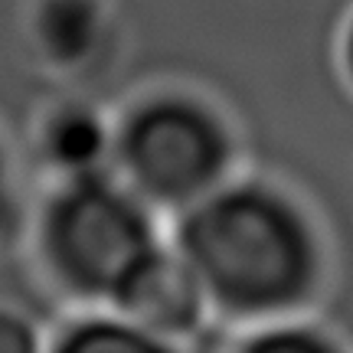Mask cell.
<instances>
[{
    "instance_id": "5",
    "label": "cell",
    "mask_w": 353,
    "mask_h": 353,
    "mask_svg": "<svg viewBox=\"0 0 353 353\" xmlns=\"http://www.w3.org/2000/svg\"><path fill=\"white\" fill-rule=\"evenodd\" d=\"M46 350L52 353H170L161 341L118 307H76L59 327L46 334Z\"/></svg>"
},
{
    "instance_id": "2",
    "label": "cell",
    "mask_w": 353,
    "mask_h": 353,
    "mask_svg": "<svg viewBox=\"0 0 353 353\" xmlns=\"http://www.w3.org/2000/svg\"><path fill=\"white\" fill-rule=\"evenodd\" d=\"M164 216L114 170L56 180L33 226L39 265L76 307H125L170 249Z\"/></svg>"
},
{
    "instance_id": "8",
    "label": "cell",
    "mask_w": 353,
    "mask_h": 353,
    "mask_svg": "<svg viewBox=\"0 0 353 353\" xmlns=\"http://www.w3.org/2000/svg\"><path fill=\"white\" fill-rule=\"evenodd\" d=\"M330 65H334V76L341 82L343 95L353 101V0L343 7L341 20L334 26V37H330Z\"/></svg>"
},
{
    "instance_id": "4",
    "label": "cell",
    "mask_w": 353,
    "mask_h": 353,
    "mask_svg": "<svg viewBox=\"0 0 353 353\" xmlns=\"http://www.w3.org/2000/svg\"><path fill=\"white\" fill-rule=\"evenodd\" d=\"M33 151L43 174H50V183L112 170L114 118H105L101 112L79 101L56 105L39 118Z\"/></svg>"
},
{
    "instance_id": "6",
    "label": "cell",
    "mask_w": 353,
    "mask_h": 353,
    "mask_svg": "<svg viewBox=\"0 0 353 353\" xmlns=\"http://www.w3.org/2000/svg\"><path fill=\"white\" fill-rule=\"evenodd\" d=\"M219 347L239 353H343L353 347V341L324 314H307L239 330Z\"/></svg>"
},
{
    "instance_id": "7",
    "label": "cell",
    "mask_w": 353,
    "mask_h": 353,
    "mask_svg": "<svg viewBox=\"0 0 353 353\" xmlns=\"http://www.w3.org/2000/svg\"><path fill=\"white\" fill-rule=\"evenodd\" d=\"M46 350V334L10 304H0V353Z\"/></svg>"
},
{
    "instance_id": "9",
    "label": "cell",
    "mask_w": 353,
    "mask_h": 353,
    "mask_svg": "<svg viewBox=\"0 0 353 353\" xmlns=\"http://www.w3.org/2000/svg\"><path fill=\"white\" fill-rule=\"evenodd\" d=\"M7 196H10V174H7L3 151H0V219H3V213H7Z\"/></svg>"
},
{
    "instance_id": "3",
    "label": "cell",
    "mask_w": 353,
    "mask_h": 353,
    "mask_svg": "<svg viewBox=\"0 0 353 353\" xmlns=\"http://www.w3.org/2000/svg\"><path fill=\"white\" fill-rule=\"evenodd\" d=\"M112 170L174 219L245 167L223 108L196 92H154L114 118Z\"/></svg>"
},
{
    "instance_id": "1",
    "label": "cell",
    "mask_w": 353,
    "mask_h": 353,
    "mask_svg": "<svg viewBox=\"0 0 353 353\" xmlns=\"http://www.w3.org/2000/svg\"><path fill=\"white\" fill-rule=\"evenodd\" d=\"M170 242L203 291L219 343L324 314L341 275L337 236L321 206L288 180L252 170L174 216Z\"/></svg>"
}]
</instances>
